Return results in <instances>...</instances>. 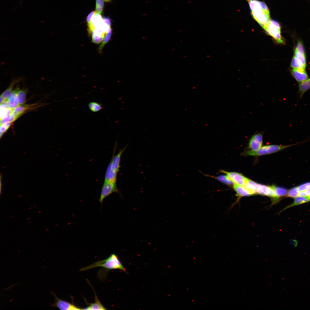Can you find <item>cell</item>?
<instances>
[{
  "mask_svg": "<svg viewBox=\"0 0 310 310\" xmlns=\"http://www.w3.org/2000/svg\"><path fill=\"white\" fill-rule=\"evenodd\" d=\"M299 192L297 187H294L289 191L287 196L290 197L296 198L298 196Z\"/></svg>",
  "mask_w": 310,
  "mask_h": 310,
  "instance_id": "29",
  "label": "cell"
},
{
  "mask_svg": "<svg viewBox=\"0 0 310 310\" xmlns=\"http://www.w3.org/2000/svg\"><path fill=\"white\" fill-rule=\"evenodd\" d=\"M292 145L288 146H279L270 145L266 146L261 147L256 152L250 150L247 152L245 154L247 155L260 156L274 153L285 149Z\"/></svg>",
  "mask_w": 310,
  "mask_h": 310,
  "instance_id": "4",
  "label": "cell"
},
{
  "mask_svg": "<svg viewBox=\"0 0 310 310\" xmlns=\"http://www.w3.org/2000/svg\"><path fill=\"white\" fill-rule=\"evenodd\" d=\"M34 105H19L13 109L12 113L18 118L26 111L34 108Z\"/></svg>",
  "mask_w": 310,
  "mask_h": 310,
  "instance_id": "17",
  "label": "cell"
},
{
  "mask_svg": "<svg viewBox=\"0 0 310 310\" xmlns=\"http://www.w3.org/2000/svg\"><path fill=\"white\" fill-rule=\"evenodd\" d=\"M258 184L252 181L247 179V181L243 187L247 190L252 195L257 193V190Z\"/></svg>",
  "mask_w": 310,
  "mask_h": 310,
  "instance_id": "18",
  "label": "cell"
},
{
  "mask_svg": "<svg viewBox=\"0 0 310 310\" xmlns=\"http://www.w3.org/2000/svg\"><path fill=\"white\" fill-rule=\"evenodd\" d=\"M103 21V18L101 14L96 12L94 16L90 22L88 24V30L90 33L96 26Z\"/></svg>",
  "mask_w": 310,
  "mask_h": 310,
  "instance_id": "14",
  "label": "cell"
},
{
  "mask_svg": "<svg viewBox=\"0 0 310 310\" xmlns=\"http://www.w3.org/2000/svg\"><path fill=\"white\" fill-rule=\"evenodd\" d=\"M307 197L310 196V189L304 191Z\"/></svg>",
  "mask_w": 310,
  "mask_h": 310,
  "instance_id": "36",
  "label": "cell"
},
{
  "mask_svg": "<svg viewBox=\"0 0 310 310\" xmlns=\"http://www.w3.org/2000/svg\"><path fill=\"white\" fill-rule=\"evenodd\" d=\"M295 50L303 55H305V50L303 44L300 41L298 42Z\"/></svg>",
  "mask_w": 310,
  "mask_h": 310,
  "instance_id": "30",
  "label": "cell"
},
{
  "mask_svg": "<svg viewBox=\"0 0 310 310\" xmlns=\"http://www.w3.org/2000/svg\"><path fill=\"white\" fill-rule=\"evenodd\" d=\"M89 109L93 112H96L103 108L101 104L96 102H90L88 104Z\"/></svg>",
  "mask_w": 310,
  "mask_h": 310,
  "instance_id": "23",
  "label": "cell"
},
{
  "mask_svg": "<svg viewBox=\"0 0 310 310\" xmlns=\"http://www.w3.org/2000/svg\"><path fill=\"white\" fill-rule=\"evenodd\" d=\"M104 2H110L112 0H103Z\"/></svg>",
  "mask_w": 310,
  "mask_h": 310,
  "instance_id": "38",
  "label": "cell"
},
{
  "mask_svg": "<svg viewBox=\"0 0 310 310\" xmlns=\"http://www.w3.org/2000/svg\"><path fill=\"white\" fill-rule=\"evenodd\" d=\"M299 191H304L310 189V182L306 183L297 187Z\"/></svg>",
  "mask_w": 310,
  "mask_h": 310,
  "instance_id": "31",
  "label": "cell"
},
{
  "mask_svg": "<svg viewBox=\"0 0 310 310\" xmlns=\"http://www.w3.org/2000/svg\"><path fill=\"white\" fill-rule=\"evenodd\" d=\"M126 148V146L120 150L118 153L116 155H114V154L113 153L111 161L113 168L117 172L119 171L120 167V162L121 156Z\"/></svg>",
  "mask_w": 310,
  "mask_h": 310,
  "instance_id": "15",
  "label": "cell"
},
{
  "mask_svg": "<svg viewBox=\"0 0 310 310\" xmlns=\"http://www.w3.org/2000/svg\"><path fill=\"white\" fill-rule=\"evenodd\" d=\"M233 187L238 195L240 197L252 195L250 192L243 187L234 184Z\"/></svg>",
  "mask_w": 310,
  "mask_h": 310,
  "instance_id": "21",
  "label": "cell"
},
{
  "mask_svg": "<svg viewBox=\"0 0 310 310\" xmlns=\"http://www.w3.org/2000/svg\"><path fill=\"white\" fill-rule=\"evenodd\" d=\"M281 28L280 25L278 22L270 20L264 29L266 34L272 36L276 42L282 44L284 42L281 34Z\"/></svg>",
  "mask_w": 310,
  "mask_h": 310,
  "instance_id": "3",
  "label": "cell"
},
{
  "mask_svg": "<svg viewBox=\"0 0 310 310\" xmlns=\"http://www.w3.org/2000/svg\"><path fill=\"white\" fill-rule=\"evenodd\" d=\"M308 197V198L309 201H310V196Z\"/></svg>",
  "mask_w": 310,
  "mask_h": 310,
  "instance_id": "39",
  "label": "cell"
},
{
  "mask_svg": "<svg viewBox=\"0 0 310 310\" xmlns=\"http://www.w3.org/2000/svg\"><path fill=\"white\" fill-rule=\"evenodd\" d=\"M96 12V11H92L88 15L86 18V21L88 24L90 22L92 17Z\"/></svg>",
  "mask_w": 310,
  "mask_h": 310,
  "instance_id": "32",
  "label": "cell"
},
{
  "mask_svg": "<svg viewBox=\"0 0 310 310\" xmlns=\"http://www.w3.org/2000/svg\"><path fill=\"white\" fill-rule=\"evenodd\" d=\"M89 284L92 288L95 294L94 302L93 303H88V306L87 307L83 308V310H106L105 307L102 304L100 301L98 299L97 295L96 294L94 290L93 287L91 285L89 282Z\"/></svg>",
  "mask_w": 310,
  "mask_h": 310,
  "instance_id": "10",
  "label": "cell"
},
{
  "mask_svg": "<svg viewBox=\"0 0 310 310\" xmlns=\"http://www.w3.org/2000/svg\"><path fill=\"white\" fill-rule=\"evenodd\" d=\"M98 267H101L107 270L118 269L127 273L125 268L123 266L117 255L113 253L107 258L94 262L88 266L81 269L80 272Z\"/></svg>",
  "mask_w": 310,
  "mask_h": 310,
  "instance_id": "2",
  "label": "cell"
},
{
  "mask_svg": "<svg viewBox=\"0 0 310 310\" xmlns=\"http://www.w3.org/2000/svg\"><path fill=\"white\" fill-rule=\"evenodd\" d=\"M51 293L54 296L55 302L50 305L51 307H56L61 310H83L82 308L75 305L73 303H71L59 298L53 291Z\"/></svg>",
  "mask_w": 310,
  "mask_h": 310,
  "instance_id": "6",
  "label": "cell"
},
{
  "mask_svg": "<svg viewBox=\"0 0 310 310\" xmlns=\"http://www.w3.org/2000/svg\"><path fill=\"white\" fill-rule=\"evenodd\" d=\"M217 179L220 181L228 185H232L233 184L232 181L228 177L227 175H220L217 177Z\"/></svg>",
  "mask_w": 310,
  "mask_h": 310,
  "instance_id": "26",
  "label": "cell"
},
{
  "mask_svg": "<svg viewBox=\"0 0 310 310\" xmlns=\"http://www.w3.org/2000/svg\"><path fill=\"white\" fill-rule=\"evenodd\" d=\"M253 18L264 28L270 20L269 10L266 3L258 0H247Z\"/></svg>",
  "mask_w": 310,
  "mask_h": 310,
  "instance_id": "1",
  "label": "cell"
},
{
  "mask_svg": "<svg viewBox=\"0 0 310 310\" xmlns=\"http://www.w3.org/2000/svg\"><path fill=\"white\" fill-rule=\"evenodd\" d=\"M11 123L10 122H6L3 124L9 128L11 125Z\"/></svg>",
  "mask_w": 310,
  "mask_h": 310,
  "instance_id": "37",
  "label": "cell"
},
{
  "mask_svg": "<svg viewBox=\"0 0 310 310\" xmlns=\"http://www.w3.org/2000/svg\"><path fill=\"white\" fill-rule=\"evenodd\" d=\"M257 192L260 195L268 196L273 198L275 197L274 191L272 186L258 184Z\"/></svg>",
  "mask_w": 310,
  "mask_h": 310,
  "instance_id": "9",
  "label": "cell"
},
{
  "mask_svg": "<svg viewBox=\"0 0 310 310\" xmlns=\"http://www.w3.org/2000/svg\"><path fill=\"white\" fill-rule=\"evenodd\" d=\"M103 21L107 24L108 25L111 26V19L108 17H104L103 18Z\"/></svg>",
  "mask_w": 310,
  "mask_h": 310,
  "instance_id": "34",
  "label": "cell"
},
{
  "mask_svg": "<svg viewBox=\"0 0 310 310\" xmlns=\"http://www.w3.org/2000/svg\"><path fill=\"white\" fill-rule=\"evenodd\" d=\"M291 66L294 69H305L306 67L295 56L292 59Z\"/></svg>",
  "mask_w": 310,
  "mask_h": 310,
  "instance_id": "24",
  "label": "cell"
},
{
  "mask_svg": "<svg viewBox=\"0 0 310 310\" xmlns=\"http://www.w3.org/2000/svg\"><path fill=\"white\" fill-rule=\"evenodd\" d=\"M8 129L7 127H6L3 124L0 125V137L1 138L3 134L5 133V131Z\"/></svg>",
  "mask_w": 310,
  "mask_h": 310,
  "instance_id": "33",
  "label": "cell"
},
{
  "mask_svg": "<svg viewBox=\"0 0 310 310\" xmlns=\"http://www.w3.org/2000/svg\"><path fill=\"white\" fill-rule=\"evenodd\" d=\"M305 67L306 65V61L305 55H303L295 50L294 55Z\"/></svg>",
  "mask_w": 310,
  "mask_h": 310,
  "instance_id": "28",
  "label": "cell"
},
{
  "mask_svg": "<svg viewBox=\"0 0 310 310\" xmlns=\"http://www.w3.org/2000/svg\"><path fill=\"white\" fill-rule=\"evenodd\" d=\"M298 196L303 197H307L304 191H299L298 193Z\"/></svg>",
  "mask_w": 310,
  "mask_h": 310,
  "instance_id": "35",
  "label": "cell"
},
{
  "mask_svg": "<svg viewBox=\"0 0 310 310\" xmlns=\"http://www.w3.org/2000/svg\"><path fill=\"white\" fill-rule=\"evenodd\" d=\"M26 92L25 90H19L18 93V99L19 104L22 105L26 102Z\"/></svg>",
  "mask_w": 310,
  "mask_h": 310,
  "instance_id": "25",
  "label": "cell"
},
{
  "mask_svg": "<svg viewBox=\"0 0 310 310\" xmlns=\"http://www.w3.org/2000/svg\"><path fill=\"white\" fill-rule=\"evenodd\" d=\"M263 135L258 133L253 135L250 139L249 144L250 151L256 152L261 147L262 144Z\"/></svg>",
  "mask_w": 310,
  "mask_h": 310,
  "instance_id": "8",
  "label": "cell"
},
{
  "mask_svg": "<svg viewBox=\"0 0 310 310\" xmlns=\"http://www.w3.org/2000/svg\"><path fill=\"white\" fill-rule=\"evenodd\" d=\"M103 0H96V11L100 14L102 13L104 7Z\"/></svg>",
  "mask_w": 310,
  "mask_h": 310,
  "instance_id": "27",
  "label": "cell"
},
{
  "mask_svg": "<svg viewBox=\"0 0 310 310\" xmlns=\"http://www.w3.org/2000/svg\"><path fill=\"white\" fill-rule=\"evenodd\" d=\"M292 74L298 82H301L308 79V76L305 69H293Z\"/></svg>",
  "mask_w": 310,
  "mask_h": 310,
  "instance_id": "12",
  "label": "cell"
},
{
  "mask_svg": "<svg viewBox=\"0 0 310 310\" xmlns=\"http://www.w3.org/2000/svg\"><path fill=\"white\" fill-rule=\"evenodd\" d=\"M20 88L19 87L16 88L12 91L7 98L9 108H13L19 105L18 99V93Z\"/></svg>",
  "mask_w": 310,
  "mask_h": 310,
  "instance_id": "13",
  "label": "cell"
},
{
  "mask_svg": "<svg viewBox=\"0 0 310 310\" xmlns=\"http://www.w3.org/2000/svg\"><path fill=\"white\" fill-rule=\"evenodd\" d=\"M221 172L225 173L234 184L242 187L244 186L247 179L238 173L228 172L223 170H221Z\"/></svg>",
  "mask_w": 310,
  "mask_h": 310,
  "instance_id": "7",
  "label": "cell"
},
{
  "mask_svg": "<svg viewBox=\"0 0 310 310\" xmlns=\"http://www.w3.org/2000/svg\"><path fill=\"white\" fill-rule=\"evenodd\" d=\"M309 201L308 197L298 196L295 198L294 202L292 204L286 207L284 210L293 206L307 202Z\"/></svg>",
  "mask_w": 310,
  "mask_h": 310,
  "instance_id": "22",
  "label": "cell"
},
{
  "mask_svg": "<svg viewBox=\"0 0 310 310\" xmlns=\"http://www.w3.org/2000/svg\"><path fill=\"white\" fill-rule=\"evenodd\" d=\"M299 88L300 96L301 97L310 88V78L299 83Z\"/></svg>",
  "mask_w": 310,
  "mask_h": 310,
  "instance_id": "19",
  "label": "cell"
},
{
  "mask_svg": "<svg viewBox=\"0 0 310 310\" xmlns=\"http://www.w3.org/2000/svg\"><path fill=\"white\" fill-rule=\"evenodd\" d=\"M116 193L120 195V193L116 186V182L104 181L102 187L99 199L101 207L104 199L113 193Z\"/></svg>",
  "mask_w": 310,
  "mask_h": 310,
  "instance_id": "5",
  "label": "cell"
},
{
  "mask_svg": "<svg viewBox=\"0 0 310 310\" xmlns=\"http://www.w3.org/2000/svg\"><path fill=\"white\" fill-rule=\"evenodd\" d=\"M117 173L113 168L110 162L106 172L104 181L116 182Z\"/></svg>",
  "mask_w": 310,
  "mask_h": 310,
  "instance_id": "11",
  "label": "cell"
},
{
  "mask_svg": "<svg viewBox=\"0 0 310 310\" xmlns=\"http://www.w3.org/2000/svg\"><path fill=\"white\" fill-rule=\"evenodd\" d=\"M23 78L21 77H18L13 79L12 81L8 87L2 94L0 97L3 99L4 101L7 99L9 96L12 91V90L14 85L17 83L22 80Z\"/></svg>",
  "mask_w": 310,
  "mask_h": 310,
  "instance_id": "16",
  "label": "cell"
},
{
  "mask_svg": "<svg viewBox=\"0 0 310 310\" xmlns=\"http://www.w3.org/2000/svg\"><path fill=\"white\" fill-rule=\"evenodd\" d=\"M274 189L275 193L274 199H278L280 197L285 196L287 195V190L283 188L277 187L274 186H272Z\"/></svg>",
  "mask_w": 310,
  "mask_h": 310,
  "instance_id": "20",
  "label": "cell"
}]
</instances>
